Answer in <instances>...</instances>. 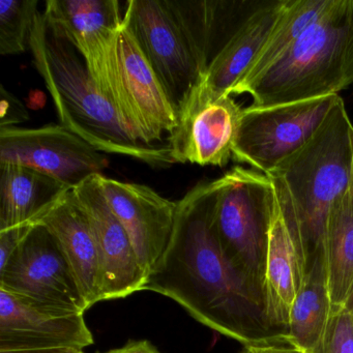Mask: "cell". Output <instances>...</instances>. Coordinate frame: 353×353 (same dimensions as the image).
<instances>
[{
    "instance_id": "obj_1",
    "label": "cell",
    "mask_w": 353,
    "mask_h": 353,
    "mask_svg": "<svg viewBox=\"0 0 353 353\" xmlns=\"http://www.w3.org/2000/svg\"><path fill=\"white\" fill-rule=\"evenodd\" d=\"M216 179L177 201L174 227L143 290L176 301L194 319L245 347L288 342L266 316L265 297L230 262L214 230Z\"/></svg>"
},
{
    "instance_id": "obj_2",
    "label": "cell",
    "mask_w": 353,
    "mask_h": 353,
    "mask_svg": "<svg viewBox=\"0 0 353 353\" xmlns=\"http://www.w3.org/2000/svg\"><path fill=\"white\" fill-rule=\"evenodd\" d=\"M353 123L338 96L313 137L268 173L305 264L323 254L328 218L350 188Z\"/></svg>"
},
{
    "instance_id": "obj_3",
    "label": "cell",
    "mask_w": 353,
    "mask_h": 353,
    "mask_svg": "<svg viewBox=\"0 0 353 353\" xmlns=\"http://www.w3.org/2000/svg\"><path fill=\"white\" fill-rule=\"evenodd\" d=\"M30 50L61 125L104 154H119L152 167L174 164L168 145H145L123 127L112 105L94 84L83 57L39 12Z\"/></svg>"
},
{
    "instance_id": "obj_4",
    "label": "cell",
    "mask_w": 353,
    "mask_h": 353,
    "mask_svg": "<svg viewBox=\"0 0 353 353\" xmlns=\"http://www.w3.org/2000/svg\"><path fill=\"white\" fill-rule=\"evenodd\" d=\"M353 83V0H330L317 20L265 73L236 92L253 107L336 96Z\"/></svg>"
},
{
    "instance_id": "obj_5",
    "label": "cell",
    "mask_w": 353,
    "mask_h": 353,
    "mask_svg": "<svg viewBox=\"0 0 353 353\" xmlns=\"http://www.w3.org/2000/svg\"><path fill=\"white\" fill-rule=\"evenodd\" d=\"M125 129L145 145H160L177 127V110L125 19L110 44L84 61Z\"/></svg>"
},
{
    "instance_id": "obj_6",
    "label": "cell",
    "mask_w": 353,
    "mask_h": 353,
    "mask_svg": "<svg viewBox=\"0 0 353 353\" xmlns=\"http://www.w3.org/2000/svg\"><path fill=\"white\" fill-rule=\"evenodd\" d=\"M214 224L229 262L265 297L268 228L274 202L272 179L254 169L234 167L216 179Z\"/></svg>"
},
{
    "instance_id": "obj_7",
    "label": "cell",
    "mask_w": 353,
    "mask_h": 353,
    "mask_svg": "<svg viewBox=\"0 0 353 353\" xmlns=\"http://www.w3.org/2000/svg\"><path fill=\"white\" fill-rule=\"evenodd\" d=\"M338 96L243 109L232 160L268 174L313 137Z\"/></svg>"
},
{
    "instance_id": "obj_8",
    "label": "cell",
    "mask_w": 353,
    "mask_h": 353,
    "mask_svg": "<svg viewBox=\"0 0 353 353\" xmlns=\"http://www.w3.org/2000/svg\"><path fill=\"white\" fill-rule=\"evenodd\" d=\"M0 290L49 309L76 313L88 309L59 241L46 227L37 223L0 268Z\"/></svg>"
},
{
    "instance_id": "obj_9",
    "label": "cell",
    "mask_w": 353,
    "mask_h": 353,
    "mask_svg": "<svg viewBox=\"0 0 353 353\" xmlns=\"http://www.w3.org/2000/svg\"><path fill=\"white\" fill-rule=\"evenodd\" d=\"M123 19L176 110L202 81L189 43L167 0H130Z\"/></svg>"
},
{
    "instance_id": "obj_10",
    "label": "cell",
    "mask_w": 353,
    "mask_h": 353,
    "mask_svg": "<svg viewBox=\"0 0 353 353\" xmlns=\"http://www.w3.org/2000/svg\"><path fill=\"white\" fill-rule=\"evenodd\" d=\"M0 163L23 165L61 181L70 189L109 165L104 152L63 125L0 128Z\"/></svg>"
},
{
    "instance_id": "obj_11",
    "label": "cell",
    "mask_w": 353,
    "mask_h": 353,
    "mask_svg": "<svg viewBox=\"0 0 353 353\" xmlns=\"http://www.w3.org/2000/svg\"><path fill=\"white\" fill-rule=\"evenodd\" d=\"M241 112L232 96H219L198 84L177 110V127L169 134L172 160L226 166L232 159Z\"/></svg>"
},
{
    "instance_id": "obj_12",
    "label": "cell",
    "mask_w": 353,
    "mask_h": 353,
    "mask_svg": "<svg viewBox=\"0 0 353 353\" xmlns=\"http://www.w3.org/2000/svg\"><path fill=\"white\" fill-rule=\"evenodd\" d=\"M74 199L88 218L100 259L102 301L123 299L143 290L145 272L131 239L111 210L99 181V174L71 190Z\"/></svg>"
},
{
    "instance_id": "obj_13",
    "label": "cell",
    "mask_w": 353,
    "mask_h": 353,
    "mask_svg": "<svg viewBox=\"0 0 353 353\" xmlns=\"http://www.w3.org/2000/svg\"><path fill=\"white\" fill-rule=\"evenodd\" d=\"M99 181L148 276L170 241L177 202L163 197L145 185L125 183L103 174H99Z\"/></svg>"
},
{
    "instance_id": "obj_14",
    "label": "cell",
    "mask_w": 353,
    "mask_h": 353,
    "mask_svg": "<svg viewBox=\"0 0 353 353\" xmlns=\"http://www.w3.org/2000/svg\"><path fill=\"white\" fill-rule=\"evenodd\" d=\"M94 344L84 313L42 307L0 290V350L71 348Z\"/></svg>"
},
{
    "instance_id": "obj_15",
    "label": "cell",
    "mask_w": 353,
    "mask_h": 353,
    "mask_svg": "<svg viewBox=\"0 0 353 353\" xmlns=\"http://www.w3.org/2000/svg\"><path fill=\"white\" fill-rule=\"evenodd\" d=\"M305 268L274 190L265 258V309L272 327L287 339L289 314L299 294Z\"/></svg>"
},
{
    "instance_id": "obj_16",
    "label": "cell",
    "mask_w": 353,
    "mask_h": 353,
    "mask_svg": "<svg viewBox=\"0 0 353 353\" xmlns=\"http://www.w3.org/2000/svg\"><path fill=\"white\" fill-rule=\"evenodd\" d=\"M167 1L189 43L202 79L229 39L262 3L226 0Z\"/></svg>"
},
{
    "instance_id": "obj_17",
    "label": "cell",
    "mask_w": 353,
    "mask_h": 353,
    "mask_svg": "<svg viewBox=\"0 0 353 353\" xmlns=\"http://www.w3.org/2000/svg\"><path fill=\"white\" fill-rule=\"evenodd\" d=\"M71 190L32 223L46 227L59 241L90 309L102 301L100 259L90 223Z\"/></svg>"
},
{
    "instance_id": "obj_18",
    "label": "cell",
    "mask_w": 353,
    "mask_h": 353,
    "mask_svg": "<svg viewBox=\"0 0 353 353\" xmlns=\"http://www.w3.org/2000/svg\"><path fill=\"white\" fill-rule=\"evenodd\" d=\"M47 23L88 61L114 38L123 23L117 0H48L43 12Z\"/></svg>"
},
{
    "instance_id": "obj_19",
    "label": "cell",
    "mask_w": 353,
    "mask_h": 353,
    "mask_svg": "<svg viewBox=\"0 0 353 353\" xmlns=\"http://www.w3.org/2000/svg\"><path fill=\"white\" fill-rule=\"evenodd\" d=\"M284 5L285 0L262 1L214 57L200 83L219 96H231L268 40Z\"/></svg>"
},
{
    "instance_id": "obj_20",
    "label": "cell",
    "mask_w": 353,
    "mask_h": 353,
    "mask_svg": "<svg viewBox=\"0 0 353 353\" xmlns=\"http://www.w3.org/2000/svg\"><path fill=\"white\" fill-rule=\"evenodd\" d=\"M69 190L40 171L0 163V231L34 222Z\"/></svg>"
},
{
    "instance_id": "obj_21",
    "label": "cell",
    "mask_w": 353,
    "mask_h": 353,
    "mask_svg": "<svg viewBox=\"0 0 353 353\" xmlns=\"http://www.w3.org/2000/svg\"><path fill=\"white\" fill-rule=\"evenodd\" d=\"M332 305L323 254L312 260L289 314L287 341L307 353L315 350L327 327Z\"/></svg>"
},
{
    "instance_id": "obj_22",
    "label": "cell",
    "mask_w": 353,
    "mask_h": 353,
    "mask_svg": "<svg viewBox=\"0 0 353 353\" xmlns=\"http://www.w3.org/2000/svg\"><path fill=\"white\" fill-rule=\"evenodd\" d=\"M323 260L332 307H347L353 295V196L350 188L330 212L324 235Z\"/></svg>"
},
{
    "instance_id": "obj_23",
    "label": "cell",
    "mask_w": 353,
    "mask_h": 353,
    "mask_svg": "<svg viewBox=\"0 0 353 353\" xmlns=\"http://www.w3.org/2000/svg\"><path fill=\"white\" fill-rule=\"evenodd\" d=\"M328 3L330 0H285L268 40L245 77L233 88L231 96L270 69L319 18Z\"/></svg>"
},
{
    "instance_id": "obj_24",
    "label": "cell",
    "mask_w": 353,
    "mask_h": 353,
    "mask_svg": "<svg viewBox=\"0 0 353 353\" xmlns=\"http://www.w3.org/2000/svg\"><path fill=\"white\" fill-rule=\"evenodd\" d=\"M38 0L0 1V54H21L30 50V34L38 16Z\"/></svg>"
},
{
    "instance_id": "obj_25",
    "label": "cell",
    "mask_w": 353,
    "mask_h": 353,
    "mask_svg": "<svg viewBox=\"0 0 353 353\" xmlns=\"http://www.w3.org/2000/svg\"><path fill=\"white\" fill-rule=\"evenodd\" d=\"M311 353H353V313L348 307H332L323 338Z\"/></svg>"
},
{
    "instance_id": "obj_26",
    "label": "cell",
    "mask_w": 353,
    "mask_h": 353,
    "mask_svg": "<svg viewBox=\"0 0 353 353\" xmlns=\"http://www.w3.org/2000/svg\"><path fill=\"white\" fill-rule=\"evenodd\" d=\"M30 121L26 105L11 92L0 85V128L17 127Z\"/></svg>"
},
{
    "instance_id": "obj_27",
    "label": "cell",
    "mask_w": 353,
    "mask_h": 353,
    "mask_svg": "<svg viewBox=\"0 0 353 353\" xmlns=\"http://www.w3.org/2000/svg\"><path fill=\"white\" fill-rule=\"evenodd\" d=\"M32 226L34 223H26L0 231V268H3L17 251L22 241L32 230Z\"/></svg>"
},
{
    "instance_id": "obj_28",
    "label": "cell",
    "mask_w": 353,
    "mask_h": 353,
    "mask_svg": "<svg viewBox=\"0 0 353 353\" xmlns=\"http://www.w3.org/2000/svg\"><path fill=\"white\" fill-rule=\"evenodd\" d=\"M245 348V353H307L288 342L268 343Z\"/></svg>"
},
{
    "instance_id": "obj_29",
    "label": "cell",
    "mask_w": 353,
    "mask_h": 353,
    "mask_svg": "<svg viewBox=\"0 0 353 353\" xmlns=\"http://www.w3.org/2000/svg\"><path fill=\"white\" fill-rule=\"evenodd\" d=\"M105 353H161L150 341H129L121 348L112 349Z\"/></svg>"
},
{
    "instance_id": "obj_30",
    "label": "cell",
    "mask_w": 353,
    "mask_h": 353,
    "mask_svg": "<svg viewBox=\"0 0 353 353\" xmlns=\"http://www.w3.org/2000/svg\"><path fill=\"white\" fill-rule=\"evenodd\" d=\"M80 350L71 348L26 349V350H0V353H78Z\"/></svg>"
},
{
    "instance_id": "obj_31",
    "label": "cell",
    "mask_w": 353,
    "mask_h": 353,
    "mask_svg": "<svg viewBox=\"0 0 353 353\" xmlns=\"http://www.w3.org/2000/svg\"><path fill=\"white\" fill-rule=\"evenodd\" d=\"M350 192L353 196V148H352V156H351V165H350Z\"/></svg>"
},
{
    "instance_id": "obj_32",
    "label": "cell",
    "mask_w": 353,
    "mask_h": 353,
    "mask_svg": "<svg viewBox=\"0 0 353 353\" xmlns=\"http://www.w3.org/2000/svg\"><path fill=\"white\" fill-rule=\"evenodd\" d=\"M346 307H348V309L353 313V295L352 297H351L350 301H349L348 305H347Z\"/></svg>"
},
{
    "instance_id": "obj_33",
    "label": "cell",
    "mask_w": 353,
    "mask_h": 353,
    "mask_svg": "<svg viewBox=\"0 0 353 353\" xmlns=\"http://www.w3.org/2000/svg\"><path fill=\"white\" fill-rule=\"evenodd\" d=\"M78 353H83V351H79Z\"/></svg>"
},
{
    "instance_id": "obj_34",
    "label": "cell",
    "mask_w": 353,
    "mask_h": 353,
    "mask_svg": "<svg viewBox=\"0 0 353 353\" xmlns=\"http://www.w3.org/2000/svg\"><path fill=\"white\" fill-rule=\"evenodd\" d=\"M243 353H245V351H243Z\"/></svg>"
}]
</instances>
